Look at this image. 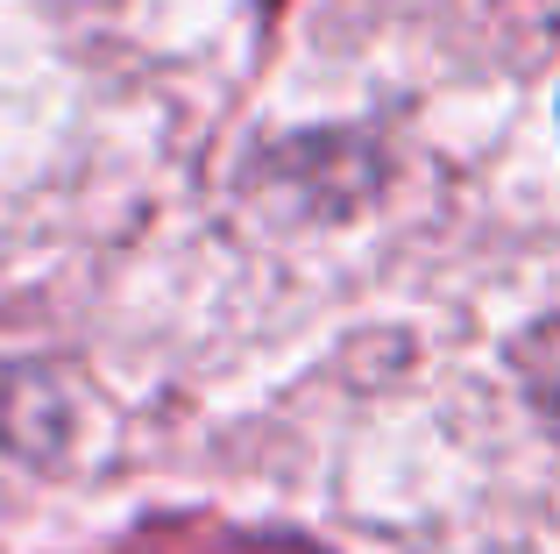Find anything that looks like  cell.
<instances>
[{
	"label": "cell",
	"instance_id": "cell-1",
	"mask_svg": "<svg viewBox=\"0 0 560 554\" xmlns=\"http://www.w3.org/2000/svg\"><path fill=\"white\" fill-rule=\"evenodd\" d=\"M518 370H525V384H533V399H539V405H547V413L560 419V320L533 327V342H525Z\"/></svg>",
	"mask_w": 560,
	"mask_h": 554
},
{
	"label": "cell",
	"instance_id": "cell-2",
	"mask_svg": "<svg viewBox=\"0 0 560 554\" xmlns=\"http://www.w3.org/2000/svg\"><path fill=\"white\" fill-rule=\"evenodd\" d=\"M79 8H100V0H79Z\"/></svg>",
	"mask_w": 560,
	"mask_h": 554
}]
</instances>
